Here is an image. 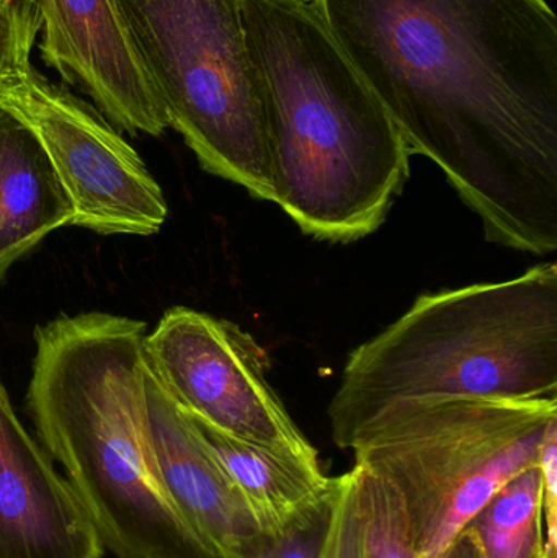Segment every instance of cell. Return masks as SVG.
Returning a JSON list of instances; mask_svg holds the SVG:
<instances>
[{
	"mask_svg": "<svg viewBox=\"0 0 557 558\" xmlns=\"http://www.w3.org/2000/svg\"><path fill=\"white\" fill-rule=\"evenodd\" d=\"M150 376L177 407L222 433L319 461L265 377L267 356L251 335L189 307H173L144 340Z\"/></svg>",
	"mask_w": 557,
	"mask_h": 558,
	"instance_id": "8",
	"label": "cell"
},
{
	"mask_svg": "<svg viewBox=\"0 0 557 558\" xmlns=\"http://www.w3.org/2000/svg\"><path fill=\"white\" fill-rule=\"evenodd\" d=\"M104 556L90 517L0 383V558Z\"/></svg>",
	"mask_w": 557,
	"mask_h": 558,
	"instance_id": "10",
	"label": "cell"
},
{
	"mask_svg": "<svg viewBox=\"0 0 557 558\" xmlns=\"http://www.w3.org/2000/svg\"><path fill=\"white\" fill-rule=\"evenodd\" d=\"M353 468L359 477L363 558H421L412 550L404 508L395 488L366 469L355 464ZM424 558L486 557L476 534L467 526L444 553Z\"/></svg>",
	"mask_w": 557,
	"mask_h": 558,
	"instance_id": "15",
	"label": "cell"
},
{
	"mask_svg": "<svg viewBox=\"0 0 557 558\" xmlns=\"http://www.w3.org/2000/svg\"><path fill=\"white\" fill-rule=\"evenodd\" d=\"M0 110L41 144L71 199L72 226L104 235L160 231L169 215L162 189L97 108L25 61L0 78Z\"/></svg>",
	"mask_w": 557,
	"mask_h": 558,
	"instance_id": "7",
	"label": "cell"
},
{
	"mask_svg": "<svg viewBox=\"0 0 557 558\" xmlns=\"http://www.w3.org/2000/svg\"><path fill=\"white\" fill-rule=\"evenodd\" d=\"M487 241L557 251V19L546 0H310Z\"/></svg>",
	"mask_w": 557,
	"mask_h": 558,
	"instance_id": "1",
	"label": "cell"
},
{
	"mask_svg": "<svg viewBox=\"0 0 557 558\" xmlns=\"http://www.w3.org/2000/svg\"><path fill=\"white\" fill-rule=\"evenodd\" d=\"M332 485V478H330ZM330 514V488L323 500L277 533L264 534L249 558H320Z\"/></svg>",
	"mask_w": 557,
	"mask_h": 558,
	"instance_id": "17",
	"label": "cell"
},
{
	"mask_svg": "<svg viewBox=\"0 0 557 558\" xmlns=\"http://www.w3.org/2000/svg\"><path fill=\"white\" fill-rule=\"evenodd\" d=\"M147 325L107 312L36 328L28 409L117 558H218L180 517L146 435Z\"/></svg>",
	"mask_w": 557,
	"mask_h": 558,
	"instance_id": "3",
	"label": "cell"
},
{
	"mask_svg": "<svg viewBox=\"0 0 557 558\" xmlns=\"http://www.w3.org/2000/svg\"><path fill=\"white\" fill-rule=\"evenodd\" d=\"M557 397L399 400L349 442L399 495L415 556L444 553L491 497L540 462Z\"/></svg>",
	"mask_w": 557,
	"mask_h": 558,
	"instance_id": "5",
	"label": "cell"
},
{
	"mask_svg": "<svg viewBox=\"0 0 557 558\" xmlns=\"http://www.w3.org/2000/svg\"><path fill=\"white\" fill-rule=\"evenodd\" d=\"M543 477V521H545V556L557 558V428L549 432L540 452Z\"/></svg>",
	"mask_w": 557,
	"mask_h": 558,
	"instance_id": "19",
	"label": "cell"
},
{
	"mask_svg": "<svg viewBox=\"0 0 557 558\" xmlns=\"http://www.w3.org/2000/svg\"><path fill=\"white\" fill-rule=\"evenodd\" d=\"M72 218L71 199L41 144L0 110V278Z\"/></svg>",
	"mask_w": 557,
	"mask_h": 558,
	"instance_id": "12",
	"label": "cell"
},
{
	"mask_svg": "<svg viewBox=\"0 0 557 558\" xmlns=\"http://www.w3.org/2000/svg\"><path fill=\"white\" fill-rule=\"evenodd\" d=\"M43 61L81 88L111 124L160 136L169 126L113 0H36Z\"/></svg>",
	"mask_w": 557,
	"mask_h": 558,
	"instance_id": "9",
	"label": "cell"
},
{
	"mask_svg": "<svg viewBox=\"0 0 557 558\" xmlns=\"http://www.w3.org/2000/svg\"><path fill=\"white\" fill-rule=\"evenodd\" d=\"M557 397V265L424 294L350 353L329 405L347 451L382 410L411 399Z\"/></svg>",
	"mask_w": 557,
	"mask_h": 558,
	"instance_id": "4",
	"label": "cell"
},
{
	"mask_svg": "<svg viewBox=\"0 0 557 558\" xmlns=\"http://www.w3.org/2000/svg\"><path fill=\"white\" fill-rule=\"evenodd\" d=\"M320 558H363V523L355 468L330 485V514Z\"/></svg>",
	"mask_w": 557,
	"mask_h": 558,
	"instance_id": "16",
	"label": "cell"
},
{
	"mask_svg": "<svg viewBox=\"0 0 557 558\" xmlns=\"http://www.w3.org/2000/svg\"><path fill=\"white\" fill-rule=\"evenodd\" d=\"M41 32L36 0H19L0 16V78L22 62L29 61L33 43Z\"/></svg>",
	"mask_w": 557,
	"mask_h": 558,
	"instance_id": "18",
	"label": "cell"
},
{
	"mask_svg": "<svg viewBox=\"0 0 557 558\" xmlns=\"http://www.w3.org/2000/svg\"><path fill=\"white\" fill-rule=\"evenodd\" d=\"M169 126L203 170L271 202L264 78L241 0H113Z\"/></svg>",
	"mask_w": 557,
	"mask_h": 558,
	"instance_id": "6",
	"label": "cell"
},
{
	"mask_svg": "<svg viewBox=\"0 0 557 558\" xmlns=\"http://www.w3.org/2000/svg\"><path fill=\"white\" fill-rule=\"evenodd\" d=\"M542 558H548V557H546V556H543Z\"/></svg>",
	"mask_w": 557,
	"mask_h": 558,
	"instance_id": "21",
	"label": "cell"
},
{
	"mask_svg": "<svg viewBox=\"0 0 557 558\" xmlns=\"http://www.w3.org/2000/svg\"><path fill=\"white\" fill-rule=\"evenodd\" d=\"M144 399L147 441L180 517L216 557L249 558L264 533L189 416L149 371Z\"/></svg>",
	"mask_w": 557,
	"mask_h": 558,
	"instance_id": "11",
	"label": "cell"
},
{
	"mask_svg": "<svg viewBox=\"0 0 557 558\" xmlns=\"http://www.w3.org/2000/svg\"><path fill=\"white\" fill-rule=\"evenodd\" d=\"M19 3V0H0V16L5 15V13H9L10 10L13 9V7Z\"/></svg>",
	"mask_w": 557,
	"mask_h": 558,
	"instance_id": "20",
	"label": "cell"
},
{
	"mask_svg": "<svg viewBox=\"0 0 557 558\" xmlns=\"http://www.w3.org/2000/svg\"><path fill=\"white\" fill-rule=\"evenodd\" d=\"M185 415L262 533H277L329 492L332 477L324 474L319 461L242 441L196 416Z\"/></svg>",
	"mask_w": 557,
	"mask_h": 558,
	"instance_id": "13",
	"label": "cell"
},
{
	"mask_svg": "<svg viewBox=\"0 0 557 558\" xmlns=\"http://www.w3.org/2000/svg\"><path fill=\"white\" fill-rule=\"evenodd\" d=\"M264 78L271 203L317 241L382 228L411 173L412 150L310 0H241Z\"/></svg>",
	"mask_w": 557,
	"mask_h": 558,
	"instance_id": "2",
	"label": "cell"
},
{
	"mask_svg": "<svg viewBox=\"0 0 557 558\" xmlns=\"http://www.w3.org/2000/svg\"><path fill=\"white\" fill-rule=\"evenodd\" d=\"M486 558H542L543 477L540 464L510 478L468 524Z\"/></svg>",
	"mask_w": 557,
	"mask_h": 558,
	"instance_id": "14",
	"label": "cell"
}]
</instances>
